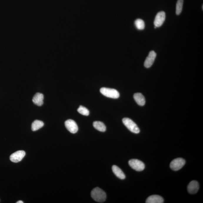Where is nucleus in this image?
<instances>
[{
	"label": "nucleus",
	"mask_w": 203,
	"mask_h": 203,
	"mask_svg": "<svg viewBox=\"0 0 203 203\" xmlns=\"http://www.w3.org/2000/svg\"><path fill=\"white\" fill-rule=\"evenodd\" d=\"M78 112L84 116H88L89 115V111L87 108L82 106H80L78 109Z\"/></svg>",
	"instance_id": "6ab92c4d"
},
{
	"label": "nucleus",
	"mask_w": 203,
	"mask_h": 203,
	"mask_svg": "<svg viewBox=\"0 0 203 203\" xmlns=\"http://www.w3.org/2000/svg\"><path fill=\"white\" fill-rule=\"evenodd\" d=\"M135 26L139 30H143L145 28V24L144 21L141 19H137L135 21Z\"/></svg>",
	"instance_id": "f3484780"
},
{
	"label": "nucleus",
	"mask_w": 203,
	"mask_h": 203,
	"mask_svg": "<svg viewBox=\"0 0 203 203\" xmlns=\"http://www.w3.org/2000/svg\"><path fill=\"white\" fill-rule=\"evenodd\" d=\"M123 124L130 131L135 134L139 133L140 129L135 122L128 118H124L123 119Z\"/></svg>",
	"instance_id": "7ed1b4c3"
},
{
	"label": "nucleus",
	"mask_w": 203,
	"mask_h": 203,
	"mask_svg": "<svg viewBox=\"0 0 203 203\" xmlns=\"http://www.w3.org/2000/svg\"><path fill=\"white\" fill-rule=\"evenodd\" d=\"M134 98L137 103L140 106H144L145 104L146 101L145 97L142 93H135L134 95Z\"/></svg>",
	"instance_id": "ddd939ff"
},
{
	"label": "nucleus",
	"mask_w": 203,
	"mask_h": 203,
	"mask_svg": "<svg viewBox=\"0 0 203 203\" xmlns=\"http://www.w3.org/2000/svg\"><path fill=\"white\" fill-rule=\"evenodd\" d=\"M166 19V13L164 11L159 12L156 16L154 24L156 28L162 26Z\"/></svg>",
	"instance_id": "0eeeda50"
},
{
	"label": "nucleus",
	"mask_w": 203,
	"mask_h": 203,
	"mask_svg": "<svg viewBox=\"0 0 203 203\" xmlns=\"http://www.w3.org/2000/svg\"><path fill=\"white\" fill-rule=\"evenodd\" d=\"M164 200L161 196L157 195H154L149 197L147 198L146 203H162Z\"/></svg>",
	"instance_id": "9b49d317"
},
{
	"label": "nucleus",
	"mask_w": 203,
	"mask_h": 203,
	"mask_svg": "<svg viewBox=\"0 0 203 203\" xmlns=\"http://www.w3.org/2000/svg\"><path fill=\"white\" fill-rule=\"evenodd\" d=\"M157 54L154 51H151L149 54L144 63L145 67L149 68L152 65L154 61H155Z\"/></svg>",
	"instance_id": "1a4fd4ad"
},
{
	"label": "nucleus",
	"mask_w": 203,
	"mask_h": 203,
	"mask_svg": "<svg viewBox=\"0 0 203 203\" xmlns=\"http://www.w3.org/2000/svg\"><path fill=\"white\" fill-rule=\"evenodd\" d=\"M65 125L68 130L71 133L75 134L78 132V125L74 120L71 119L66 120L65 122Z\"/></svg>",
	"instance_id": "423d86ee"
},
{
	"label": "nucleus",
	"mask_w": 203,
	"mask_h": 203,
	"mask_svg": "<svg viewBox=\"0 0 203 203\" xmlns=\"http://www.w3.org/2000/svg\"><path fill=\"white\" fill-rule=\"evenodd\" d=\"M185 163V161L183 158H176L170 163V167L174 171H178L184 166Z\"/></svg>",
	"instance_id": "39448f33"
},
{
	"label": "nucleus",
	"mask_w": 203,
	"mask_h": 203,
	"mask_svg": "<svg viewBox=\"0 0 203 203\" xmlns=\"http://www.w3.org/2000/svg\"><path fill=\"white\" fill-rule=\"evenodd\" d=\"M184 0H178L176 5V14L179 15L182 12Z\"/></svg>",
	"instance_id": "a211bd4d"
},
{
	"label": "nucleus",
	"mask_w": 203,
	"mask_h": 203,
	"mask_svg": "<svg viewBox=\"0 0 203 203\" xmlns=\"http://www.w3.org/2000/svg\"><path fill=\"white\" fill-rule=\"evenodd\" d=\"M199 188V183L197 181H193L189 183L188 185V191L190 194H195L198 191Z\"/></svg>",
	"instance_id": "9d476101"
},
{
	"label": "nucleus",
	"mask_w": 203,
	"mask_h": 203,
	"mask_svg": "<svg viewBox=\"0 0 203 203\" xmlns=\"http://www.w3.org/2000/svg\"><path fill=\"white\" fill-rule=\"evenodd\" d=\"M100 91L102 94L109 98L117 99L120 96L119 93L114 89L103 87L100 89Z\"/></svg>",
	"instance_id": "f03ea898"
},
{
	"label": "nucleus",
	"mask_w": 203,
	"mask_h": 203,
	"mask_svg": "<svg viewBox=\"0 0 203 203\" xmlns=\"http://www.w3.org/2000/svg\"><path fill=\"white\" fill-rule=\"evenodd\" d=\"M44 125V123L42 121L39 120H35L32 124V131H37L43 127Z\"/></svg>",
	"instance_id": "dca6fc26"
},
{
	"label": "nucleus",
	"mask_w": 203,
	"mask_h": 203,
	"mask_svg": "<svg viewBox=\"0 0 203 203\" xmlns=\"http://www.w3.org/2000/svg\"><path fill=\"white\" fill-rule=\"evenodd\" d=\"M91 196L95 201L99 203L104 202L107 197L105 192L99 187L94 188L92 190Z\"/></svg>",
	"instance_id": "f257e3e1"
},
{
	"label": "nucleus",
	"mask_w": 203,
	"mask_h": 203,
	"mask_svg": "<svg viewBox=\"0 0 203 203\" xmlns=\"http://www.w3.org/2000/svg\"><path fill=\"white\" fill-rule=\"evenodd\" d=\"M94 128L100 132H104L106 131V127L102 122L100 121L94 122L93 123Z\"/></svg>",
	"instance_id": "2eb2a0df"
},
{
	"label": "nucleus",
	"mask_w": 203,
	"mask_h": 203,
	"mask_svg": "<svg viewBox=\"0 0 203 203\" xmlns=\"http://www.w3.org/2000/svg\"><path fill=\"white\" fill-rule=\"evenodd\" d=\"M17 203H24V202L22 201H19L17 202Z\"/></svg>",
	"instance_id": "aec40b11"
},
{
	"label": "nucleus",
	"mask_w": 203,
	"mask_h": 203,
	"mask_svg": "<svg viewBox=\"0 0 203 203\" xmlns=\"http://www.w3.org/2000/svg\"><path fill=\"white\" fill-rule=\"evenodd\" d=\"M129 164L132 169L137 171H143L145 168L144 163L137 159H131L129 161Z\"/></svg>",
	"instance_id": "20e7f679"
},
{
	"label": "nucleus",
	"mask_w": 203,
	"mask_h": 203,
	"mask_svg": "<svg viewBox=\"0 0 203 203\" xmlns=\"http://www.w3.org/2000/svg\"><path fill=\"white\" fill-rule=\"evenodd\" d=\"M43 100H44V95L41 93H38L34 96L32 101L36 105L38 106H41L43 105Z\"/></svg>",
	"instance_id": "f8f14e48"
},
{
	"label": "nucleus",
	"mask_w": 203,
	"mask_h": 203,
	"mask_svg": "<svg viewBox=\"0 0 203 203\" xmlns=\"http://www.w3.org/2000/svg\"><path fill=\"white\" fill-rule=\"evenodd\" d=\"M25 152L24 151H19L14 153L10 156V159L12 162H18L21 161L25 155Z\"/></svg>",
	"instance_id": "6e6552de"
},
{
	"label": "nucleus",
	"mask_w": 203,
	"mask_h": 203,
	"mask_svg": "<svg viewBox=\"0 0 203 203\" xmlns=\"http://www.w3.org/2000/svg\"><path fill=\"white\" fill-rule=\"evenodd\" d=\"M113 172L116 177L121 179H124L125 178V175L122 171L121 169L116 165H113L112 167Z\"/></svg>",
	"instance_id": "4468645a"
}]
</instances>
